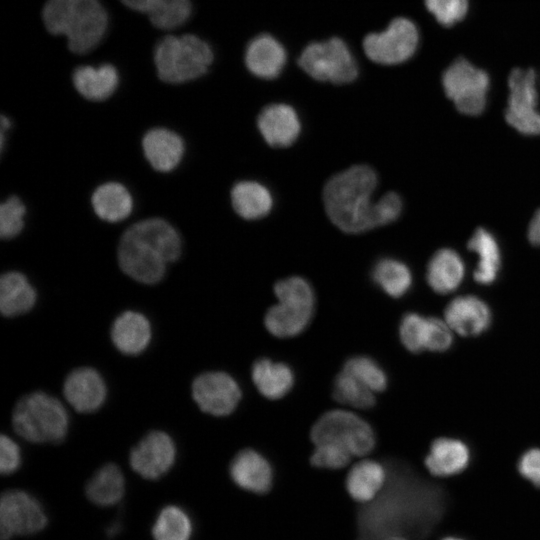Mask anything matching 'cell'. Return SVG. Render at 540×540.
I'll use <instances>...</instances> for the list:
<instances>
[{"label":"cell","mask_w":540,"mask_h":540,"mask_svg":"<svg viewBox=\"0 0 540 540\" xmlns=\"http://www.w3.org/2000/svg\"><path fill=\"white\" fill-rule=\"evenodd\" d=\"M311 439L314 444L337 443L358 457L366 456L375 446L372 427L358 415L341 409L323 414L312 427Z\"/></svg>","instance_id":"obj_8"},{"label":"cell","mask_w":540,"mask_h":540,"mask_svg":"<svg viewBox=\"0 0 540 540\" xmlns=\"http://www.w3.org/2000/svg\"><path fill=\"white\" fill-rule=\"evenodd\" d=\"M509 97L505 110L506 121L519 133L540 135V112L536 74L532 69H513L508 78Z\"/></svg>","instance_id":"obj_11"},{"label":"cell","mask_w":540,"mask_h":540,"mask_svg":"<svg viewBox=\"0 0 540 540\" xmlns=\"http://www.w3.org/2000/svg\"><path fill=\"white\" fill-rule=\"evenodd\" d=\"M517 468L525 480L540 488V448H532L523 453Z\"/></svg>","instance_id":"obj_42"},{"label":"cell","mask_w":540,"mask_h":540,"mask_svg":"<svg viewBox=\"0 0 540 540\" xmlns=\"http://www.w3.org/2000/svg\"><path fill=\"white\" fill-rule=\"evenodd\" d=\"M192 395L202 411L214 416H225L237 407L241 390L229 374L213 371L195 378Z\"/></svg>","instance_id":"obj_13"},{"label":"cell","mask_w":540,"mask_h":540,"mask_svg":"<svg viewBox=\"0 0 540 540\" xmlns=\"http://www.w3.org/2000/svg\"><path fill=\"white\" fill-rule=\"evenodd\" d=\"M464 276L465 264L460 255L450 248L438 250L427 266V282L438 294L455 291L462 283Z\"/></svg>","instance_id":"obj_24"},{"label":"cell","mask_w":540,"mask_h":540,"mask_svg":"<svg viewBox=\"0 0 540 540\" xmlns=\"http://www.w3.org/2000/svg\"><path fill=\"white\" fill-rule=\"evenodd\" d=\"M403 201L396 192L383 195L375 205L376 226H384L396 221L401 215Z\"/></svg>","instance_id":"obj_41"},{"label":"cell","mask_w":540,"mask_h":540,"mask_svg":"<svg viewBox=\"0 0 540 540\" xmlns=\"http://www.w3.org/2000/svg\"><path fill=\"white\" fill-rule=\"evenodd\" d=\"M142 146L148 162L154 169L161 172L174 169L184 153L181 137L164 128L148 131L143 137Z\"/></svg>","instance_id":"obj_22"},{"label":"cell","mask_w":540,"mask_h":540,"mask_svg":"<svg viewBox=\"0 0 540 540\" xmlns=\"http://www.w3.org/2000/svg\"><path fill=\"white\" fill-rule=\"evenodd\" d=\"M470 459L469 447L463 441L440 437L432 442L424 463L431 475L445 478L462 473Z\"/></svg>","instance_id":"obj_20"},{"label":"cell","mask_w":540,"mask_h":540,"mask_svg":"<svg viewBox=\"0 0 540 540\" xmlns=\"http://www.w3.org/2000/svg\"><path fill=\"white\" fill-rule=\"evenodd\" d=\"M377 184L378 176L368 165H354L332 176L323 189L324 207L331 222L349 234L376 228L372 195Z\"/></svg>","instance_id":"obj_2"},{"label":"cell","mask_w":540,"mask_h":540,"mask_svg":"<svg viewBox=\"0 0 540 540\" xmlns=\"http://www.w3.org/2000/svg\"><path fill=\"white\" fill-rule=\"evenodd\" d=\"M436 333V317H425L418 313L404 315L399 326L402 344L411 352L432 351Z\"/></svg>","instance_id":"obj_32"},{"label":"cell","mask_w":540,"mask_h":540,"mask_svg":"<svg viewBox=\"0 0 540 540\" xmlns=\"http://www.w3.org/2000/svg\"><path fill=\"white\" fill-rule=\"evenodd\" d=\"M353 455L343 446L334 442L315 444L311 454V465L319 470H340L347 467Z\"/></svg>","instance_id":"obj_38"},{"label":"cell","mask_w":540,"mask_h":540,"mask_svg":"<svg viewBox=\"0 0 540 540\" xmlns=\"http://www.w3.org/2000/svg\"><path fill=\"white\" fill-rule=\"evenodd\" d=\"M441 540H465V539L459 536H455V535H448V536L443 537Z\"/></svg>","instance_id":"obj_47"},{"label":"cell","mask_w":540,"mask_h":540,"mask_svg":"<svg viewBox=\"0 0 540 540\" xmlns=\"http://www.w3.org/2000/svg\"><path fill=\"white\" fill-rule=\"evenodd\" d=\"M231 202L235 212L246 220L267 216L274 204L271 191L255 180L237 182L231 190Z\"/></svg>","instance_id":"obj_25"},{"label":"cell","mask_w":540,"mask_h":540,"mask_svg":"<svg viewBox=\"0 0 540 540\" xmlns=\"http://www.w3.org/2000/svg\"><path fill=\"white\" fill-rule=\"evenodd\" d=\"M193 529L192 519L184 509L168 505L158 513L152 536L154 540H190Z\"/></svg>","instance_id":"obj_34"},{"label":"cell","mask_w":540,"mask_h":540,"mask_svg":"<svg viewBox=\"0 0 540 540\" xmlns=\"http://www.w3.org/2000/svg\"><path fill=\"white\" fill-rule=\"evenodd\" d=\"M428 11L443 26L461 21L468 10V0H424Z\"/></svg>","instance_id":"obj_40"},{"label":"cell","mask_w":540,"mask_h":540,"mask_svg":"<svg viewBox=\"0 0 540 540\" xmlns=\"http://www.w3.org/2000/svg\"><path fill=\"white\" fill-rule=\"evenodd\" d=\"M342 370L354 376L374 393L383 391L387 386L385 372L370 357H352L345 362Z\"/></svg>","instance_id":"obj_37"},{"label":"cell","mask_w":540,"mask_h":540,"mask_svg":"<svg viewBox=\"0 0 540 540\" xmlns=\"http://www.w3.org/2000/svg\"><path fill=\"white\" fill-rule=\"evenodd\" d=\"M25 206L22 201L12 196L0 206V236L10 239L18 235L24 226Z\"/></svg>","instance_id":"obj_39"},{"label":"cell","mask_w":540,"mask_h":540,"mask_svg":"<svg viewBox=\"0 0 540 540\" xmlns=\"http://www.w3.org/2000/svg\"><path fill=\"white\" fill-rule=\"evenodd\" d=\"M151 325L141 313L125 311L119 315L111 329V338L116 348L128 355L143 352L151 340Z\"/></svg>","instance_id":"obj_23"},{"label":"cell","mask_w":540,"mask_h":540,"mask_svg":"<svg viewBox=\"0 0 540 540\" xmlns=\"http://www.w3.org/2000/svg\"><path fill=\"white\" fill-rule=\"evenodd\" d=\"M229 476L237 488L259 495L268 493L274 484L271 464L252 449H244L235 455L229 465Z\"/></svg>","instance_id":"obj_16"},{"label":"cell","mask_w":540,"mask_h":540,"mask_svg":"<svg viewBox=\"0 0 540 540\" xmlns=\"http://www.w3.org/2000/svg\"><path fill=\"white\" fill-rule=\"evenodd\" d=\"M21 464L19 446L8 436L0 438V471L2 474L15 472Z\"/></svg>","instance_id":"obj_43"},{"label":"cell","mask_w":540,"mask_h":540,"mask_svg":"<svg viewBox=\"0 0 540 540\" xmlns=\"http://www.w3.org/2000/svg\"><path fill=\"white\" fill-rule=\"evenodd\" d=\"M489 83L488 74L464 58L456 59L442 76L446 96L453 101L459 112L469 116L484 111Z\"/></svg>","instance_id":"obj_9"},{"label":"cell","mask_w":540,"mask_h":540,"mask_svg":"<svg viewBox=\"0 0 540 540\" xmlns=\"http://www.w3.org/2000/svg\"><path fill=\"white\" fill-rule=\"evenodd\" d=\"M42 19L47 31L64 35L70 51L86 54L103 39L108 15L99 0H47Z\"/></svg>","instance_id":"obj_3"},{"label":"cell","mask_w":540,"mask_h":540,"mask_svg":"<svg viewBox=\"0 0 540 540\" xmlns=\"http://www.w3.org/2000/svg\"><path fill=\"white\" fill-rule=\"evenodd\" d=\"M191 12L190 0H151L145 14L156 28L170 30L183 25Z\"/></svg>","instance_id":"obj_35"},{"label":"cell","mask_w":540,"mask_h":540,"mask_svg":"<svg viewBox=\"0 0 540 540\" xmlns=\"http://www.w3.org/2000/svg\"><path fill=\"white\" fill-rule=\"evenodd\" d=\"M362 540H369V539H362ZM376 540H409V539L400 535H391V536H387V537L376 539Z\"/></svg>","instance_id":"obj_46"},{"label":"cell","mask_w":540,"mask_h":540,"mask_svg":"<svg viewBox=\"0 0 540 540\" xmlns=\"http://www.w3.org/2000/svg\"><path fill=\"white\" fill-rule=\"evenodd\" d=\"M47 524V516L32 495L22 490H8L0 501L2 539L38 533Z\"/></svg>","instance_id":"obj_12"},{"label":"cell","mask_w":540,"mask_h":540,"mask_svg":"<svg viewBox=\"0 0 540 540\" xmlns=\"http://www.w3.org/2000/svg\"><path fill=\"white\" fill-rule=\"evenodd\" d=\"M468 249L478 256L475 281L481 285L493 283L501 265L500 248L494 235L484 228H478L468 241Z\"/></svg>","instance_id":"obj_29"},{"label":"cell","mask_w":540,"mask_h":540,"mask_svg":"<svg viewBox=\"0 0 540 540\" xmlns=\"http://www.w3.org/2000/svg\"><path fill=\"white\" fill-rule=\"evenodd\" d=\"M181 253V239L165 220L150 218L130 226L122 235L118 248L121 269L136 281L145 284L159 282L166 264Z\"/></svg>","instance_id":"obj_1"},{"label":"cell","mask_w":540,"mask_h":540,"mask_svg":"<svg viewBox=\"0 0 540 540\" xmlns=\"http://www.w3.org/2000/svg\"><path fill=\"white\" fill-rule=\"evenodd\" d=\"M85 490L92 503L102 507L115 505L121 500L125 491L122 471L115 464L102 466L90 478Z\"/></svg>","instance_id":"obj_31"},{"label":"cell","mask_w":540,"mask_h":540,"mask_svg":"<svg viewBox=\"0 0 540 540\" xmlns=\"http://www.w3.org/2000/svg\"><path fill=\"white\" fill-rule=\"evenodd\" d=\"M176 458L172 438L163 431L148 433L130 452L132 469L145 479L155 480L166 474Z\"/></svg>","instance_id":"obj_14"},{"label":"cell","mask_w":540,"mask_h":540,"mask_svg":"<svg viewBox=\"0 0 540 540\" xmlns=\"http://www.w3.org/2000/svg\"><path fill=\"white\" fill-rule=\"evenodd\" d=\"M257 127L265 142L274 148L291 146L301 133L298 113L285 103L265 106L257 117Z\"/></svg>","instance_id":"obj_15"},{"label":"cell","mask_w":540,"mask_h":540,"mask_svg":"<svg viewBox=\"0 0 540 540\" xmlns=\"http://www.w3.org/2000/svg\"><path fill=\"white\" fill-rule=\"evenodd\" d=\"M310 77L333 84H346L358 76V65L345 41L333 37L307 45L298 60Z\"/></svg>","instance_id":"obj_7"},{"label":"cell","mask_w":540,"mask_h":540,"mask_svg":"<svg viewBox=\"0 0 540 540\" xmlns=\"http://www.w3.org/2000/svg\"><path fill=\"white\" fill-rule=\"evenodd\" d=\"M388 478L385 467L376 460L364 459L354 464L345 476V488L358 504L373 501L383 490Z\"/></svg>","instance_id":"obj_21"},{"label":"cell","mask_w":540,"mask_h":540,"mask_svg":"<svg viewBox=\"0 0 540 540\" xmlns=\"http://www.w3.org/2000/svg\"><path fill=\"white\" fill-rule=\"evenodd\" d=\"M76 90L86 99L103 101L109 98L118 87L119 75L111 64L99 67L79 66L72 75Z\"/></svg>","instance_id":"obj_26"},{"label":"cell","mask_w":540,"mask_h":540,"mask_svg":"<svg viewBox=\"0 0 540 540\" xmlns=\"http://www.w3.org/2000/svg\"><path fill=\"white\" fill-rule=\"evenodd\" d=\"M36 302V292L19 272H7L0 279V310L6 317L24 314Z\"/></svg>","instance_id":"obj_28"},{"label":"cell","mask_w":540,"mask_h":540,"mask_svg":"<svg viewBox=\"0 0 540 540\" xmlns=\"http://www.w3.org/2000/svg\"><path fill=\"white\" fill-rule=\"evenodd\" d=\"M373 281L389 296L399 298L412 285V274L408 266L394 258L378 260L372 269Z\"/></svg>","instance_id":"obj_33"},{"label":"cell","mask_w":540,"mask_h":540,"mask_svg":"<svg viewBox=\"0 0 540 540\" xmlns=\"http://www.w3.org/2000/svg\"><path fill=\"white\" fill-rule=\"evenodd\" d=\"M251 375L258 391L268 399L283 397L294 384V374L288 365L266 358L254 363Z\"/></svg>","instance_id":"obj_27"},{"label":"cell","mask_w":540,"mask_h":540,"mask_svg":"<svg viewBox=\"0 0 540 540\" xmlns=\"http://www.w3.org/2000/svg\"><path fill=\"white\" fill-rule=\"evenodd\" d=\"M528 240L535 246H540V209L536 211L528 226Z\"/></svg>","instance_id":"obj_44"},{"label":"cell","mask_w":540,"mask_h":540,"mask_svg":"<svg viewBox=\"0 0 540 540\" xmlns=\"http://www.w3.org/2000/svg\"><path fill=\"white\" fill-rule=\"evenodd\" d=\"M126 7L141 12L146 13V10L151 2V0H120Z\"/></svg>","instance_id":"obj_45"},{"label":"cell","mask_w":540,"mask_h":540,"mask_svg":"<svg viewBox=\"0 0 540 540\" xmlns=\"http://www.w3.org/2000/svg\"><path fill=\"white\" fill-rule=\"evenodd\" d=\"M418 42L416 25L407 18L398 17L385 30L368 34L363 40V50L375 63L395 65L412 57Z\"/></svg>","instance_id":"obj_10"},{"label":"cell","mask_w":540,"mask_h":540,"mask_svg":"<svg viewBox=\"0 0 540 540\" xmlns=\"http://www.w3.org/2000/svg\"><path fill=\"white\" fill-rule=\"evenodd\" d=\"M63 391L68 403L81 413L99 409L107 393L101 375L88 367L73 370L65 379Z\"/></svg>","instance_id":"obj_18"},{"label":"cell","mask_w":540,"mask_h":540,"mask_svg":"<svg viewBox=\"0 0 540 540\" xmlns=\"http://www.w3.org/2000/svg\"><path fill=\"white\" fill-rule=\"evenodd\" d=\"M12 425L19 436L30 442L58 443L67 434L69 419L58 399L38 391L18 401Z\"/></svg>","instance_id":"obj_5"},{"label":"cell","mask_w":540,"mask_h":540,"mask_svg":"<svg viewBox=\"0 0 540 540\" xmlns=\"http://www.w3.org/2000/svg\"><path fill=\"white\" fill-rule=\"evenodd\" d=\"M158 77L171 84H180L204 75L213 62L210 45L194 34L167 35L154 49Z\"/></svg>","instance_id":"obj_4"},{"label":"cell","mask_w":540,"mask_h":540,"mask_svg":"<svg viewBox=\"0 0 540 540\" xmlns=\"http://www.w3.org/2000/svg\"><path fill=\"white\" fill-rule=\"evenodd\" d=\"M333 396L341 404L367 409L375 404L374 392L344 370L334 381Z\"/></svg>","instance_id":"obj_36"},{"label":"cell","mask_w":540,"mask_h":540,"mask_svg":"<svg viewBox=\"0 0 540 540\" xmlns=\"http://www.w3.org/2000/svg\"><path fill=\"white\" fill-rule=\"evenodd\" d=\"M278 302L265 315V326L274 336L287 338L300 334L310 323L315 295L310 283L299 276L278 281L274 286Z\"/></svg>","instance_id":"obj_6"},{"label":"cell","mask_w":540,"mask_h":540,"mask_svg":"<svg viewBox=\"0 0 540 540\" xmlns=\"http://www.w3.org/2000/svg\"><path fill=\"white\" fill-rule=\"evenodd\" d=\"M91 202L97 216L108 222L125 219L133 207L129 191L115 182L100 185L94 191Z\"/></svg>","instance_id":"obj_30"},{"label":"cell","mask_w":540,"mask_h":540,"mask_svg":"<svg viewBox=\"0 0 540 540\" xmlns=\"http://www.w3.org/2000/svg\"><path fill=\"white\" fill-rule=\"evenodd\" d=\"M444 320L454 333L477 336L488 329L492 315L489 306L474 295L458 296L445 308Z\"/></svg>","instance_id":"obj_17"},{"label":"cell","mask_w":540,"mask_h":540,"mask_svg":"<svg viewBox=\"0 0 540 540\" xmlns=\"http://www.w3.org/2000/svg\"><path fill=\"white\" fill-rule=\"evenodd\" d=\"M284 46L273 36L261 34L247 45L244 55L247 69L256 77L271 80L279 76L286 64Z\"/></svg>","instance_id":"obj_19"}]
</instances>
